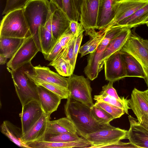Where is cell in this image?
Listing matches in <instances>:
<instances>
[{
	"label": "cell",
	"instance_id": "6da1fadb",
	"mask_svg": "<svg viewBox=\"0 0 148 148\" xmlns=\"http://www.w3.org/2000/svg\"><path fill=\"white\" fill-rule=\"evenodd\" d=\"M64 106L66 117L73 123L77 134L86 138L89 134L105 128L111 125H102L97 122L93 117L91 108L69 96Z\"/></svg>",
	"mask_w": 148,
	"mask_h": 148
},
{
	"label": "cell",
	"instance_id": "7a4b0ae2",
	"mask_svg": "<svg viewBox=\"0 0 148 148\" xmlns=\"http://www.w3.org/2000/svg\"><path fill=\"white\" fill-rule=\"evenodd\" d=\"M23 9L31 35L41 51L39 31L40 27L45 26L51 15L50 1L48 0H30Z\"/></svg>",
	"mask_w": 148,
	"mask_h": 148
},
{
	"label": "cell",
	"instance_id": "3957f363",
	"mask_svg": "<svg viewBox=\"0 0 148 148\" xmlns=\"http://www.w3.org/2000/svg\"><path fill=\"white\" fill-rule=\"evenodd\" d=\"M31 36L23 9L9 12L1 21L0 37L25 38Z\"/></svg>",
	"mask_w": 148,
	"mask_h": 148
},
{
	"label": "cell",
	"instance_id": "277c9868",
	"mask_svg": "<svg viewBox=\"0 0 148 148\" xmlns=\"http://www.w3.org/2000/svg\"><path fill=\"white\" fill-rule=\"evenodd\" d=\"M31 64V62H29L15 70L7 68L11 74L16 92L22 106L33 100L39 102L37 85L25 73L26 70Z\"/></svg>",
	"mask_w": 148,
	"mask_h": 148
},
{
	"label": "cell",
	"instance_id": "5b68a950",
	"mask_svg": "<svg viewBox=\"0 0 148 148\" xmlns=\"http://www.w3.org/2000/svg\"><path fill=\"white\" fill-rule=\"evenodd\" d=\"M128 130L113 126L88 134L86 139L90 148H100L127 139Z\"/></svg>",
	"mask_w": 148,
	"mask_h": 148
},
{
	"label": "cell",
	"instance_id": "8992f818",
	"mask_svg": "<svg viewBox=\"0 0 148 148\" xmlns=\"http://www.w3.org/2000/svg\"><path fill=\"white\" fill-rule=\"evenodd\" d=\"M88 78L73 74L68 77V89L70 96L75 99L91 108L94 105L92 88Z\"/></svg>",
	"mask_w": 148,
	"mask_h": 148
},
{
	"label": "cell",
	"instance_id": "52a82bcc",
	"mask_svg": "<svg viewBox=\"0 0 148 148\" xmlns=\"http://www.w3.org/2000/svg\"><path fill=\"white\" fill-rule=\"evenodd\" d=\"M99 0H83L80 6L79 21L82 24L86 35L91 38L98 36L97 22Z\"/></svg>",
	"mask_w": 148,
	"mask_h": 148
},
{
	"label": "cell",
	"instance_id": "ba28073f",
	"mask_svg": "<svg viewBox=\"0 0 148 148\" xmlns=\"http://www.w3.org/2000/svg\"><path fill=\"white\" fill-rule=\"evenodd\" d=\"M134 57L141 66L144 73V79L148 87V48L141 40V38L131 34L120 51Z\"/></svg>",
	"mask_w": 148,
	"mask_h": 148
},
{
	"label": "cell",
	"instance_id": "9c48e42d",
	"mask_svg": "<svg viewBox=\"0 0 148 148\" xmlns=\"http://www.w3.org/2000/svg\"><path fill=\"white\" fill-rule=\"evenodd\" d=\"M40 50L32 36L28 38L7 64V68L15 70L31 62Z\"/></svg>",
	"mask_w": 148,
	"mask_h": 148
},
{
	"label": "cell",
	"instance_id": "30bf717a",
	"mask_svg": "<svg viewBox=\"0 0 148 148\" xmlns=\"http://www.w3.org/2000/svg\"><path fill=\"white\" fill-rule=\"evenodd\" d=\"M148 4V1L141 0H120L117 3L114 16L110 22L99 34L103 35L111 27L129 17L137 10Z\"/></svg>",
	"mask_w": 148,
	"mask_h": 148
},
{
	"label": "cell",
	"instance_id": "8fae6325",
	"mask_svg": "<svg viewBox=\"0 0 148 148\" xmlns=\"http://www.w3.org/2000/svg\"><path fill=\"white\" fill-rule=\"evenodd\" d=\"M50 3L51 13L45 26L51 32L56 42L69 27L71 20L62 10Z\"/></svg>",
	"mask_w": 148,
	"mask_h": 148
},
{
	"label": "cell",
	"instance_id": "7c38bea8",
	"mask_svg": "<svg viewBox=\"0 0 148 148\" xmlns=\"http://www.w3.org/2000/svg\"><path fill=\"white\" fill-rule=\"evenodd\" d=\"M106 80L114 82L126 77L124 64L120 51L111 55L104 62Z\"/></svg>",
	"mask_w": 148,
	"mask_h": 148
},
{
	"label": "cell",
	"instance_id": "4fadbf2b",
	"mask_svg": "<svg viewBox=\"0 0 148 148\" xmlns=\"http://www.w3.org/2000/svg\"><path fill=\"white\" fill-rule=\"evenodd\" d=\"M44 113L39 102L37 100H32L22 106L19 116L23 135L40 119Z\"/></svg>",
	"mask_w": 148,
	"mask_h": 148
},
{
	"label": "cell",
	"instance_id": "5bb4252c",
	"mask_svg": "<svg viewBox=\"0 0 148 148\" xmlns=\"http://www.w3.org/2000/svg\"><path fill=\"white\" fill-rule=\"evenodd\" d=\"M110 40L105 36L96 49L90 53L87 59V64L84 72L90 80H93L98 76L99 70V62L103 52Z\"/></svg>",
	"mask_w": 148,
	"mask_h": 148
},
{
	"label": "cell",
	"instance_id": "9a60e30c",
	"mask_svg": "<svg viewBox=\"0 0 148 148\" xmlns=\"http://www.w3.org/2000/svg\"><path fill=\"white\" fill-rule=\"evenodd\" d=\"M130 127L127 139L138 148H148V130L140 124L137 119L128 116Z\"/></svg>",
	"mask_w": 148,
	"mask_h": 148
},
{
	"label": "cell",
	"instance_id": "2e32d148",
	"mask_svg": "<svg viewBox=\"0 0 148 148\" xmlns=\"http://www.w3.org/2000/svg\"><path fill=\"white\" fill-rule=\"evenodd\" d=\"M39 102L45 115H50L56 111L62 99L56 94L40 86L37 85Z\"/></svg>",
	"mask_w": 148,
	"mask_h": 148
},
{
	"label": "cell",
	"instance_id": "e0dca14e",
	"mask_svg": "<svg viewBox=\"0 0 148 148\" xmlns=\"http://www.w3.org/2000/svg\"><path fill=\"white\" fill-rule=\"evenodd\" d=\"M131 28L126 27L112 39L106 48L99 62V70L102 69L105 62L112 54L120 51L130 37Z\"/></svg>",
	"mask_w": 148,
	"mask_h": 148
},
{
	"label": "cell",
	"instance_id": "ac0fdd59",
	"mask_svg": "<svg viewBox=\"0 0 148 148\" xmlns=\"http://www.w3.org/2000/svg\"><path fill=\"white\" fill-rule=\"evenodd\" d=\"M31 72L34 76L41 80L68 89V78L54 72L48 67L40 65L33 66Z\"/></svg>",
	"mask_w": 148,
	"mask_h": 148
},
{
	"label": "cell",
	"instance_id": "d6986e66",
	"mask_svg": "<svg viewBox=\"0 0 148 148\" xmlns=\"http://www.w3.org/2000/svg\"><path fill=\"white\" fill-rule=\"evenodd\" d=\"M129 103L130 109L139 121L145 114H148V96L147 90L141 91L134 88L132 91Z\"/></svg>",
	"mask_w": 148,
	"mask_h": 148
},
{
	"label": "cell",
	"instance_id": "ffe728a7",
	"mask_svg": "<svg viewBox=\"0 0 148 148\" xmlns=\"http://www.w3.org/2000/svg\"><path fill=\"white\" fill-rule=\"evenodd\" d=\"M119 0H99L97 29L101 31L113 18Z\"/></svg>",
	"mask_w": 148,
	"mask_h": 148
},
{
	"label": "cell",
	"instance_id": "44dd1931",
	"mask_svg": "<svg viewBox=\"0 0 148 148\" xmlns=\"http://www.w3.org/2000/svg\"><path fill=\"white\" fill-rule=\"evenodd\" d=\"M49 117L44 114L40 119L29 129L22 137L24 143L42 141L45 136L47 128V123Z\"/></svg>",
	"mask_w": 148,
	"mask_h": 148
},
{
	"label": "cell",
	"instance_id": "7402d4cb",
	"mask_svg": "<svg viewBox=\"0 0 148 148\" xmlns=\"http://www.w3.org/2000/svg\"><path fill=\"white\" fill-rule=\"evenodd\" d=\"M62 133L75 134L77 131L72 121L66 117L50 121L47 123L45 134L54 135Z\"/></svg>",
	"mask_w": 148,
	"mask_h": 148
},
{
	"label": "cell",
	"instance_id": "603a6c76",
	"mask_svg": "<svg viewBox=\"0 0 148 148\" xmlns=\"http://www.w3.org/2000/svg\"><path fill=\"white\" fill-rule=\"evenodd\" d=\"M0 127L2 133L16 145L21 147L29 148L22 140L23 134L21 128L7 120L4 121Z\"/></svg>",
	"mask_w": 148,
	"mask_h": 148
},
{
	"label": "cell",
	"instance_id": "cb8c5ba5",
	"mask_svg": "<svg viewBox=\"0 0 148 148\" xmlns=\"http://www.w3.org/2000/svg\"><path fill=\"white\" fill-rule=\"evenodd\" d=\"M29 148H69L73 147L83 148L86 143L83 138L76 141L58 142L40 141L29 142L26 144Z\"/></svg>",
	"mask_w": 148,
	"mask_h": 148
},
{
	"label": "cell",
	"instance_id": "d4e9b609",
	"mask_svg": "<svg viewBox=\"0 0 148 148\" xmlns=\"http://www.w3.org/2000/svg\"><path fill=\"white\" fill-rule=\"evenodd\" d=\"M29 37H0V53L4 55L7 59H10Z\"/></svg>",
	"mask_w": 148,
	"mask_h": 148
},
{
	"label": "cell",
	"instance_id": "484cf974",
	"mask_svg": "<svg viewBox=\"0 0 148 148\" xmlns=\"http://www.w3.org/2000/svg\"><path fill=\"white\" fill-rule=\"evenodd\" d=\"M33 66L31 64L25 71L27 76L36 85L42 86L56 94L62 99H67L70 95L69 91L67 88L47 82L34 77L31 72Z\"/></svg>",
	"mask_w": 148,
	"mask_h": 148
},
{
	"label": "cell",
	"instance_id": "4316f807",
	"mask_svg": "<svg viewBox=\"0 0 148 148\" xmlns=\"http://www.w3.org/2000/svg\"><path fill=\"white\" fill-rule=\"evenodd\" d=\"M127 77H136L144 78L143 69L138 61L131 55L121 52Z\"/></svg>",
	"mask_w": 148,
	"mask_h": 148
},
{
	"label": "cell",
	"instance_id": "83f0119b",
	"mask_svg": "<svg viewBox=\"0 0 148 148\" xmlns=\"http://www.w3.org/2000/svg\"><path fill=\"white\" fill-rule=\"evenodd\" d=\"M148 14V4L140 8L132 14L119 22L117 25L130 28L141 25Z\"/></svg>",
	"mask_w": 148,
	"mask_h": 148
},
{
	"label": "cell",
	"instance_id": "f1b7e54d",
	"mask_svg": "<svg viewBox=\"0 0 148 148\" xmlns=\"http://www.w3.org/2000/svg\"><path fill=\"white\" fill-rule=\"evenodd\" d=\"M41 52L44 57L47 55L55 45L56 41L51 32L45 26H41L39 31Z\"/></svg>",
	"mask_w": 148,
	"mask_h": 148
},
{
	"label": "cell",
	"instance_id": "f546056e",
	"mask_svg": "<svg viewBox=\"0 0 148 148\" xmlns=\"http://www.w3.org/2000/svg\"><path fill=\"white\" fill-rule=\"evenodd\" d=\"M94 99L98 102H104L113 105L124 110L128 114V110L130 109L129 103V99L124 98L122 100H119L107 95L101 91L99 95L94 96Z\"/></svg>",
	"mask_w": 148,
	"mask_h": 148
},
{
	"label": "cell",
	"instance_id": "4dcf8cb0",
	"mask_svg": "<svg viewBox=\"0 0 148 148\" xmlns=\"http://www.w3.org/2000/svg\"><path fill=\"white\" fill-rule=\"evenodd\" d=\"M48 65L53 66L58 74L63 77H69L73 74V72L70 62L60 54Z\"/></svg>",
	"mask_w": 148,
	"mask_h": 148
},
{
	"label": "cell",
	"instance_id": "1f68e13d",
	"mask_svg": "<svg viewBox=\"0 0 148 148\" xmlns=\"http://www.w3.org/2000/svg\"><path fill=\"white\" fill-rule=\"evenodd\" d=\"M92 114L95 120L102 125H110L114 118L106 111L95 104L91 108Z\"/></svg>",
	"mask_w": 148,
	"mask_h": 148
},
{
	"label": "cell",
	"instance_id": "d6a6232c",
	"mask_svg": "<svg viewBox=\"0 0 148 148\" xmlns=\"http://www.w3.org/2000/svg\"><path fill=\"white\" fill-rule=\"evenodd\" d=\"M84 31L85 30L84 28L79 31L75 35L73 38L59 54L64 59L70 62L73 72L74 69L73 68V62L75 43L77 36L81 33H83Z\"/></svg>",
	"mask_w": 148,
	"mask_h": 148
},
{
	"label": "cell",
	"instance_id": "836d02e7",
	"mask_svg": "<svg viewBox=\"0 0 148 148\" xmlns=\"http://www.w3.org/2000/svg\"><path fill=\"white\" fill-rule=\"evenodd\" d=\"M81 138V137L79 136L77 133H62L54 135L45 134L42 141L66 142L77 140L80 139Z\"/></svg>",
	"mask_w": 148,
	"mask_h": 148
},
{
	"label": "cell",
	"instance_id": "e575fe53",
	"mask_svg": "<svg viewBox=\"0 0 148 148\" xmlns=\"http://www.w3.org/2000/svg\"><path fill=\"white\" fill-rule=\"evenodd\" d=\"M63 10L70 20L80 21V14L76 6L74 0H63Z\"/></svg>",
	"mask_w": 148,
	"mask_h": 148
},
{
	"label": "cell",
	"instance_id": "d590c367",
	"mask_svg": "<svg viewBox=\"0 0 148 148\" xmlns=\"http://www.w3.org/2000/svg\"><path fill=\"white\" fill-rule=\"evenodd\" d=\"M95 104L106 111L114 119L120 118L125 113L122 109L108 103L96 101Z\"/></svg>",
	"mask_w": 148,
	"mask_h": 148
},
{
	"label": "cell",
	"instance_id": "8d00e7d4",
	"mask_svg": "<svg viewBox=\"0 0 148 148\" xmlns=\"http://www.w3.org/2000/svg\"><path fill=\"white\" fill-rule=\"evenodd\" d=\"M30 0H6L2 14H6L12 11L23 9Z\"/></svg>",
	"mask_w": 148,
	"mask_h": 148
},
{
	"label": "cell",
	"instance_id": "74e56055",
	"mask_svg": "<svg viewBox=\"0 0 148 148\" xmlns=\"http://www.w3.org/2000/svg\"><path fill=\"white\" fill-rule=\"evenodd\" d=\"M114 82L109 81L107 84L105 85L102 87V91L107 95L114 97L119 100H122L125 98L124 97H119L116 90L113 86Z\"/></svg>",
	"mask_w": 148,
	"mask_h": 148
},
{
	"label": "cell",
	"instance_id": "f35d334b",
	"mask_svg": "<svg viewBox=\"0 0 148 148\" xmlns=\"http://www.w3.org/2000/svg\"><path fill=\"white\" fill-rule=\"evenodd\" d=\"M63 49L58 40L49 53L44 58L46 60L52 61L56 58Z\"/></svg>",
	"mask_w": 148,
	"mask_h": 148
},
{
	"label": "cell",
	"instance_id": "ab89813d",
	"mask_svg": "<svg viewBox=\"0 0 148 148\" xmlns=\"http://www.w3.org/2000/svg\"><path fill=\"white\" fill-rule=\"evenodd\" d=\"M75 35L72 33L69 27L65 32L59 38L58 40L63 49L73 38Z\"/></svg>",
	"mask_w": 148,
	"mask_h": 148
},
{
	"label": "cell",
	"instance_id": "60d3db41",
	"mask_svg": "<svg viewBox=\"0 0 148 148\" xmlns=\"http://www.w3.org/2000/svg\"><path fill=\"white\" fill-rule=\"evenodd\" d=\"M83 37V33H81L77 37L75 43L73 59V68L74 69L78 53H79L80 46Z\"/></svg>",
	"mask_w": 148,
	"mask_h": 148
},
{
	"label": "cell",
	"instance_id": "b9f144b4",
	"mask_svg": "<svg viewBox=\"0 0 148 148\" xmlns=\"http://www.w3.org/2000/svg\"><path fill=\"white\" fill-rule=\"evenodd\" d=\"M102 148H138L137 147L130 142L128 143H125L122 142L121 141L113 144L104 146Z\"/></svg>",
	"mask_w": 148,
	"mask_h": 148
},
{
	"label": "cell",
	"instance_id": "7bdbcfd3",
	"mask_svg": "<svg viewBox=\"0 0 148 148\" xmlns=\"http://www.w3.org/2000/svg\"><path fill=\"white\" fill-rule=\"evenodd\" d=\"M78 22L73 20L70 21L69 27L71 32L74 35H75L79 31L84 28L81 23H79Z\"/></svg>",
	"mask_w": 148,
	"mask_h": 148
},
{
	"label": "cell",
	"instance_id": "ee69618b",
	"mask_svg": "<svg viewBox=\"0 0 148 148\" xmlns=\"http://www.w3.org/2000/svg\"><path fill=\"white\" fill-rule=\"evenodd\" d=\"M138 122L141 125L148 130V114H143Z\"/></svg>",
	"mask_w": 148,
	"mask_h": 148
},
{
	"label": "cell",
	"instance_id": "f6af8a7d",
	"mask_svg": "<svg viewBox=\"0 0 148 148\" xmlns=\"http://www.w3.org/2000/svg\"><path fill=\"white\" fill-rule=\"evenodd\" d=\"M50 2L55 4L58 8L63 10V0H50Z\"/></svg>",
	"mask_w": 148,
	"mask_h": 148
},
{
	"label": "cell",
	"instance_id": "bcb514c9",
	"mask_svg": "<svg viewBox=\"0 0 148 148\" xmlns=\"http://www.w3.org/2000/svg\"><path fill=\"white\" fill-rule=\"evenodd\" d=\"M7 59L4 55L0 53V64H4L7 62Z\"/></svg>",
	"mask_w": 148,
	"mask_h": 148
},
{
	"label": "cell",
	"instance_id": "7dc6e473",
	"mask_svg": "<svg viewBox=\"0 0 148 148\" xmlns=\"http://www.w3.org/2000/svg\"><path fill=\"white\" fill-rule=\"evenodd\" d=\"M76 8L80 14V8L81 3L83 0H74Z\"/></svg>",
	"mask_w": 148,
	"mask_h": 148
},
{
	"label": "cell",
	"instance_id": "c3c4849f",
	"mask_svg": "<svg viewBox=\"0 0 148 148\" xmlns=\"http://www.w3.org/2000/svg\"><path fill=\"white\" fill-rule=\"evenodd\" d=\"M141 40L143 43L148 48V40L144 39L141 38Z\"/></svg>",
	"mask_w": 148,
	"mask_h": 148
},
{
	"label": "cell",
	"instance_id": "681fc988",
	"mask_svg": "<svg viewBox=\"0 0 148 148\" xmlns=\"http://www.w3.org/2000/svg\"><path fill=\"white\" fill-rule=\"evenodd\" d=\"M148 23V14L145 18L143 20L142 22L141 23V25L146 24Z\"/></svg>",
	"mask_w": 148,
	"mask_h": 148
},
{
	"label": "cell",
	"instance_id": "f907efd6",
	"mask_svg": "<svg viewBox=\"0 0 148 148\" xmlns=\"http://www.w3.org/2000/svg\"><path fill=\"white\" fill-rule=\"evenodd\" d=\"M146 24H147V26L148 27V23H147Z\"/></svg>",
	"mask_w": 148,
	"mask_h": 148
},
{
	"label": "cell",
	"instance_id": "816d5d0a",
	"mask_svg": "<svg viewBox=\"0 0 148 148\" xmlns=\"http://www.w3.org/2000/svg\"><path fill=\"white\" fill-rule=\"evenodd\" d=\"M147 94H148V89H147Z\"/></svg>",
	"mask_w": 148,
	"mask_h": 148
},
{
	"label": "cell",
	"instance_id": "f5cc1de1",
	"mask_svg": "<svg viewBox=\"0 0 148 148\" xmlns=\"http://www.w3.org/2000/svg\"><path fill=\"white\" fill-rule=\"evenodd\" d=\"M141 0L148 1V0Z\"/></svg>",
	"mask_w": 148,
	"mask_h": 148
},
{
	"label": "cell",
	"instance_id": "db71d44e",
	"mask_svg": "<svg viewBox=\"0 0 148 148\" xmlns=\"http://www.w3.org/2000/svg\"><path fill=\"white\" fill-rule=\"evenodd\" d=\"M120 0H119V1H120Z\"/></svg>",
	"mask_w": 148,
	"mask_h": 148
}]
</instances>
